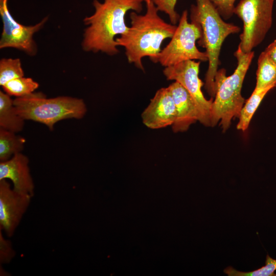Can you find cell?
<instances>
[{"instance_id": "cell-1", "label": "cell", "mask_w": 276, "mask_h": 276, "mask_svg": "<svg viewBox=\"0 0 276 276\" xmlns=\"http://www.w3.org/2000/svg\"><path fill=\"white\" fill-rule=\"evenodd\" d=\"M143 3L137 0H93L95 12L86 17L83 22L85 29L82 42L85 52H101L112 56L119 52L116 41L117 35L127 31L126 24L127 13L132 10L140 13Z\"/></svg>"}, {"instance_id": "cell-2", "label": "cell", "mask_w": 276, "mask_h": 276, "mask_svg": "<svg viewBox=\"0 0 276 276\" xmlns=\"http://www.w3.org/2000/svg\"><path fill=\"white\" fill-rule=\"evenodd\" d=\"M146 4L145 13L141 15L131 12V26L126 32L116 39L117 45L124 48L128 62L142 71H144L143 58L148 57L155 63L163 41L171 38L177 28L160 17L152 1Z\"/></svg>"}, {"instance_id": "cell-3", "label": "cell", "mask_w": 276, "mask_h": 276, "mask_svg": "<svg viewBox=\"0 0 276 276\" xmlns=\"http://www.w3.org/2000/svg\"><path fill=\"white\" fill-rule=\"evenodd\" d=\"M191 21L199 24L202 30L198 44L206 49L209 61L205 76V88L212 97L215 96V77L220 64L222 44L230 34L238 33L240 28L225 22L211 0H196L190 8Z\"/></svg>"}, {"instance_id": "cell-4", "label": "cell", "mask_w": 276, "mask_h": 276, "mask_svg": "<svg viewBox=\"0 0 276 276\" xmlns=\"http://www.w3.org/2000/svg\"><path fill=\"white\" fill-rule=\"evenodd\" d=\"M234 55L237 66L233 74L226 76L225 70L221 69L217 71L215 77V98L212 104L211 126L220 122L224 131L229 128L234 118H239L245 103L241 89L254 52L245 53L238 47Z\"/></svg>"}, {"instance_id": "cell-5", "label": "cell", "mask_w": 276, "mask_h": 276, "mask_svg": "<svg viewBox=\"0 0 276 276\" xmlns=\"http://www.w3.org/2000/svg\"><path fill=\"white\" fill-rule=\"evenodd\" d=\"M13 103L17 113L25 120L43 124L51 130L60 121L82 119L87 111L81 99L68 96L48 98L40 92L16 98Z\"/></svg>"}, {"instance_id": "cell-6", "label": "cell", "mask_w": 276, "mask_h": 276, "mask_svg": "<svg viewBox=\"0 0 276 276\" xmlns=\"http://www.w3.org/2000/svg\"><path fill=\"white\" fill-rule=\"evenodd\" d=\"M187 10H184L170 41L162 50L155 63L166 67L189 60L208 61L206 53L200 51L196 45L202 36L201 27L195 21L189 22Z\"/></svg>"}, {"instance_id": "cell-7", "label": "cell", "mask_w": 276, "mask_h": 276, "mask_svg": "<svg viewBox=\"0 0 276 276\" xmlns=\"http://www.w3.org/2000/svg\"><path fill=\"white\" fill-rule=\"evenodd\" d=\"M274 0H241L234 14L243 21L239 47L245 53L251 52L265 38L272 22Z\"/></svg>"}, {"instance_id": "cell-8", "label": "cell", "mask_w": 276, "mask_h": 276, "mask_svg": "<svg viewBox=\"0 0 276 276\" xmlns=\"http://www.w3.org/2000/svg\"><path fill=\"white\" fill-rule=\"evenodd\" d=\"M200 62L189 60L166 67L163 73L168 80L181 84L195 102L199 114V121L206 126H211V112L213 99L206 100L201 90L203 83L199 78Z\"/></svg>"}, {"instance_id": "cell-9", "label": "cell", "mask_w": 276, "mask_h": 276, "mask_svg": "<svg viewBox=\"0 0 276 276\" xmlns=\"http://www.w3.org/2000/svg\"><path fill=\"white\" fill-rule=\"evenodd\" d=\"M8 1L0 0V15L3 24L0 48H13L34 55L36 52V45L33 35L43 26L48 17L34 26H24L12 17L8 9Z\"/></svg>"}, {"instance_id": "cell-10", "label": "cell", "mask_w": 276, "mask_h": 276, "mask_svg": "<svg viewBox=\"0 0 276 276\" xmlns=\"http://www.w3.org/2000/svg\"><path fill=\"white\" fill-rule=\"evenodd\" d=\"M32 198L14 190L7 179L0 180V229L8 237L14 234Z\"/></svg>"}, {"instance_id": "cell-11", "label": "cell", "mask_w": 276, "mask_h": 276, "mask_svg": "<svg viewBox=\"0 0 276 276\" xmlns=\"http://www.w3.org/2000/svg\"><path fill=\"white\" fill-rule=\"evenodd\" d=\"M142 121L147 127L156 129L172 126L176 119L174 102L169 89H158L142 114Z\"/></svg>"}, {"instance_id": "cell-12", "label": "cell", "mask_w": 276, "mask_h": 276, "mask_svg": "<svg viewBox=\"0 0 276 276\" xmlns=\"http://www.w3.org/2000/svg\"><path fill=\"white\" fill-rule=\"evenodd\" d=\"M29 164L28 157L21 152L15 154L6 161L1 162L0 180H11L14 190L33 197L35 184Z\"/></svg>"}, {"instance_id": "cell-13", "label": "cell", "mask_w": 276, "mask_h": 276, "mask_svg": "<svg viewBox=\"0 0 276 276\" xmlns=\"http://www.w3.org/2000/svg\"><path fill=\"white\" fill-rule=\"evenodd\" d=\"M168 88L176 109V119L172 126V129L175 132L185 131L191 124L199 121L197 107L190 94L179 82L174 81Z\"/></svg>"}, {"instance_id": "cell-14", "label": "cell", "mask_w": 276, "mask_h": 276, "mask_svg": "<svg viewBox=\"0 0 276 276\" xmlns=\"http://www.w3.org/2000/svg\"><path fill=\"white\" fill-rule=\"evenodd\" d=\"M25 120L17 113L10 96L0 91V128L14 132L23 129Z\"/></svg>"}, {"instance_id": "cell-15", "label": "cell", "mask_w": 276, "mask_h": 276, "mask_svg": "<svg viewBox=\"0 0 276 276\" xmlns=\"http://www.w3.org/2000/svg\"><path fill=\"white\" fill-rule=\"evenodd\" d=\"M272 87L264 88H255L249 99L245 102L243 106L240 116L239 121L237 125L238 130L245 131L248 128L251 119L255 111L258 108L263 99Z\"/></svg>"}, {"instance_id": "cell-16", "label": "cell", "mask_w": 276, "mask_h": 276, "mask_svg": "<svg viewBox=\"0 0 276 276\" xmlns=\"http://www.w3.org/2000/svg\"><path fill=\"white\" fill-rule=\"evenodd\" d=\"M255 88L276 87V63L263 51L258 60Z\"/></svg>"}, {"instance_id": "cell-17", "label": "cell", "mask_w": 276, "mask_h": 276, "mask_svg": "<svg viewBox=\"0 0 276 276\" xmlns=\"http://www.w3.org/2000/svg\"><path fill=\"white\" fill-rule=\"evenodd\" d=\"M25 139L16 132L0 128V160L6 161L24 148Z\"/></svg>"}, {"instance_id": "cell-18", "label": "cell", "mask_w": 276, "mask_h": 276, "mask_svg": "<svg viewBox=\"0 0 276 276\" xmlns=\"http://www.w3.org/2000/svg\"><path fill=\"white\" fill-rule=\"evenodd\" d=\"M38 86L39 84L33 79L24 76L11 80L2 86L6 94L16 98L34 93Z\"/></svg>"}, {"instance_id": "cell-19", "label": "cell", "mask_w": 276, "mask_h": 276, "mask_svg": "<svg viewBox=\"0 0 276 276\" xmlns=\"http://www.w3.org/2000/svg\"><path fill=\"white\" fill-rule=\"evenodd\" d=\"M24 71L19 59L3 58L0 61V85L3 86L8 81L23 77Z\"/></svg>"}, {"instance_id": "cell-20", "label": "cell", "mask_w": 276, "mask_h": 276, "mask_svg": "<svg viewBox=\"0 0 276 276\" xmlns=\"http://www.w3.org/2000/svg\"><path fill=\"white\" fill-rule=\"evenodd\" d=\"M276 270V260L268 255L266 256L265 265L252 271L243 272L237 270L229 266L224 270V272L229 276H271L274 275Z\"/></svg>"}, {"instance_id": "cell-21", "label": "cell", "mask_w": 276, "mask_h": 276, "mask_svg": "<svg viewBox=\"0 0 276 276\" xmlns=\"http://www.w3.org/2000/svg\"><path fill=\"white\" fill-rule=\"evenodd\" d=\"M178 0H152L158 11L167 14L171 23L175 25L179 21L180 16L175 10Z\"/></svg>"}, {"instance_id": "cell-22", "label": "cell", "mask_w": 276, "mask_h": 276, "mask_svg": "<svg viewBox=\"0 0 276 276\" xmlns=\"http://www.w3.org/2000/svg\"><path fill=\"white\" fill-rule=\"evenodd\" d=\"M2 232L0 229V263L8 264L14 258L16 252L11 242L4 238Z\"/></svg>"}, {"instance_id": "cell-23", "label": "cell", "mask_w": 276, "mask_h": 276, "mask_svg": "<svg viewBox=\"0 0 276 276\" xmlns=\"http://www.w3.org/2000/svg\"><path fill=\"white\" fill-rule=\"evenodd\" d=\"M236 0H211L221 17L229 18L234 14L235 3Z\"/></svg>"}, {"instance_id": "cell-24", "label": "cell", "mask_w": 276, "mask_h": 276, "mask_svg": "<svg viewBox=\"0 0 276 276\" xmlns=\"http://www.w3.org/2000/svg\"><path fill=\"white\" fill-rule=\"evenodd\" d=\"M264 51L272 61L276 63V39L269 44Z\"/></svg>"}, {"instance_id": "cell-25", "label": "cell", "mask_w": 276, "mask_h": 276, "mask_svg": "<svg viewBox=\"0 0 276 276\" xmlns=\"http://www.w3.org/2000/svg\"><path fill=\"white\" fill-rule=\"evenodd\" d=\"M139 1V2H141V3H143V2H145L146 3L148 2H150L151 1H152V0H137Z\"/></svg>"}, {"instance_id": "cell-26", "label": "cell", "mask_w": 276, "mask_h": 276, "mask_svg": "<svg viewBox=\"0 0 276 276\" xmlns=\"http://www.w3.org/2000/svg\"><path fill=\"white\" fill-rule=\"evenodd\" d=\"M276 275V274H275V275Z\"/></svg>"}]
</instances>
